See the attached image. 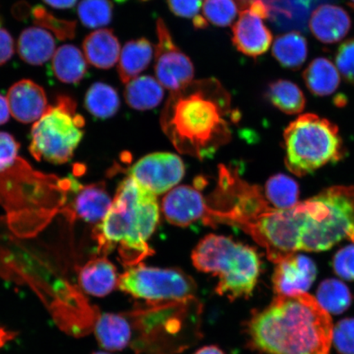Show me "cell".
I'll list each match as a JSON object with an SVG mask.
<instances>
[{
	"mask_svg": "<svg viewBox=\"0 0 354 354\" xmlns=\"http://www.w3.org/2000/svg\"><path fill=\"white\" fill-rule=\"evenodd\" d=\"M234 114L231 95L218 79L193 80L171 92L161 126L177 151L203 159L231 140Z\"/></svg>",
	"mask_w": 354,
	"mask_h": 354,
	"instance_id": "6da1fadb",
	"label": "cell"
},
{
	"mask_svg": "<svg viewBox=\"0 0 354 354\" xmlns=\"http://www.w3.org/2000/svg\"><path fill=\"white\" fill-rule=\"evenodd\" d=\"M252 347L268 354H329V313L306 293L277 296L248 324Z\"/></svg>",
	"mask_w": 354,
	"mask_h": 354,
	"instance_id": "7a4b0ae2",
	"label": "cell"
},
{
	"mask_svg": "<svg viewBox=\"0 0 354 354\" xmlns=\"http://www.w3.org/2000/svg\"><path fill=\"white\" fill-rule=\"evenodd\" d=\"M158 219L156 196L128 177L119 185L107 214L93 232L100 253L117 249L126 268L142 263L153 253L148 241Z\"/></svg>",
	"mask_w": 354,
	"mask_h": 354,
	"instance_id": "3957f363",
	"label": "cell"
},
{
	"mask_svg": "<svg viewBox=\"0 0 354 354\" xmlns=\"http://www.w3.org/2000/svg\"><path fill=\"white\" fill-rule=\"evenodd\" d=\"M201 312L196 298L146 302L126 313L132 330L130 347L146 354L183 351L198 338Z\"/></svg>",
	"mask_w": 354,
	"mask_h": 354,
	"instance_id": "277c9868",
	"label": "cell"
},
{
	"mask_svg": "<svg viewBox=\"0 0 354 354\" xmlns=\"http://www.w3.org/2000/svg\"><path fill=\"white\" fill-rule=\"evenodd\" d=\"M192 259L198 271L218 277V295L234 301L253 293L261 271V260L253 248L210 234L199 241Z\"/></svg>",
	"mask_w": 354,
	"mask_h": 354,
	"instance_id": "5b68a950",
	"label": "cell"
},
{
	"mask_svg": "<svg viewBox=\"0 0 354 354\" xmlns=\"http://www.w3.org/2000/svg\"><path fill=\"white\" fill-rule=\"evenodd\" d=\"M300 250L320 252L349 239L354 243V187H333L298 205Z\"/></svg>",
	"mask_w": 354,
	"mask_h": 354,
	"instance_id": "8992f818",
	"label": "cell"
},
{
	"mask_svg": "<svg viewBox=\"0 0 354 354\" xmlns=\"http://www.w3.org/2000/svg\"><path fill=\"white\" fill-rule=\"evenodd\" d=\"M286 165L292 174L303 176L343 155L337 127L316 114L301 115L284 134Z\"/></svg>",
	"mask_w": 354,
	"mask_h": 354,
	"instance_id": "52a82bcc",
	"label": "cell"
},
{
	"mask_svg": "<svg viewBox=\"0 0 354 354\" xmlns=\"http://www.w3.org/2000/svg\"><path fill=\"white\" fill-rule=\"evenodd\" d=\"M85 119L68 95L57 96L32 129L30 152L38 161L64 165L73 158L84 136Z\"/></svg>",
	"mask_w": 354,
	"mask_h": 354,
	"instance_id": "ba28073f",
	"label": "cell"
},
{
	"mask_svg": "<svg viewBox=\"0 0 354 354\" xmlns=\"http://www.w3.org/2000/svg\"><path fill=\"white\" fill-rule=\"evenodd\" d=\"M302 216L298 205L281 210L263 199L241 221L239 227L264 248L268 259L278 263L300 250Z\"/></svg>",
	"mask_w": 354,
	"mask_h": 354,
	"instance_id": "9c48e42d",
	"label": "cell"
},
{
	"mask_svg": "<svg viewBox=\"0 0 354 354\" xmlns=\"http://www.w3.org/2000/svg\"><path fill=\"white\" fill-rule=\"evenodd\" d=\"M118 288L145 302L183 301L196 298L197 286L179 269L147 267L142 263L127 268Z\"/></svg>",
	"mask_w": 354,
	"mask_h": 354,
	"instance_id": "30bf717a",
	"label": "cell"
},
{
	"mask_svg": "<svg viewBox=\"0 0 354 354\" xmlns=\"http://www.w3.org/2000/svg\"><path fill=\"white\" fill-rule=\"evenodd\" d=\"M158 44L155 48L154 71L158 82L171 92L192 82L194 76L192 61L176 46L166 22L157 20Z\"/></svg>",
	"mask_w": 354,
	"mask_h": 354,
	"instance_id": "8fae6325",
	"label": "cell"
},
{
	"mask_svg": "<svg viewBox=\"0 0 354 354\" xmlns=\"http://www.w3.org/2000/svg\"><path fill=\"white\" fill-rule=\"evenodd\" d=\"M130 177L156 196L178 184L185 174L184 163L177 155L154 153L141 159L130 169Z\"/></svg>",
	"mask_w": 354,
	"mask_h": 354,
	"instance_id": "7c38bea8",
	"label": "cell"
},
{
	"mask_svg": "<svg viewBox=\"0 0 354 354\" xmlns=\"http://www.w3.org/2000/svg\"><path fill=\"white\" fill-rule=\"evenodd\" d=\"M317 276L313 261L304 255H292L277 263L272 281L278 296L306 293Z\"/></svg>",
	"mask_w": 354,
	"mask_h": 354,
	"instance_id": "4fadbf2b",
	"label": "cell"
},
{
	"mask_svg": "<svg viewBox=\"0 0 354 354\" xmlns=\"http://www.w3.org/2000/svg\"><path fill=\"white\" fill-rule=\"evenodd\" d=\"M162 212L171 224L187 227L205 218L209 206L198 189L181 185L171 190L163 198Z\"/></svg>",
	"mask_w": 354,
	"mask_h": 354,
	"instance_id": "5bb4252c",
	"label": "cell"
},
{
	"mask_svg": "<svg viewBox=\"0 0 354 354\" xmlns=\"http://www.w3.org/2000/svg\"><path fill=\"white\" fill-rule=\"evenodd\" d=\"M272 34L263 19L248 8L240 16L232 28V42L241 54L257 57L265 54L272 43Z\"/></svg>",
	"mask_w": 354,
	"mask_h": 354,
	"instance_id": "9a60e30c",
	"label": "cell"
},
{
	"mask_svg": "<svg viewBox=\"0 0 354 354\" xmlns=\"http://www.w3.org/2000/svg\"><path fill=\"white\" fill-rule=\"evenodd\" d=\"M7 100L12 116L22 123L38 121L48 107L44 88L28 79L12 86Z\"/></svg>",
	"mask_w": 354,
	"mask_h": 354,
	"instance_id": "2e32d148",
	"label": "cell"
},
{
	"mask_svg": "<svg viewBox=\"0 0 354 354\" xmlns=\"http://www.w3.org/2000/svg\"><path fill=\"white\" fill-rule=\"evenodd\" d=\"M308 26L318 41L334 44L346 37L351 29L352 21L344 8L333 4H322L312 13Z\"/></svg>",
	"mask_w": 354,
	"mask_h": 354,
	"instance_id": "e0dca14e",
	"label": "cell"
},
{
	"mask_svg": "<svg viewBox=\"0 0 354 354\" xmlns=\"http://www.w3.org/2000/svg\"><path fill=\"white\" fill-rule=\"evenodd\" d=\"M79 283L88 295L104 297L116 289L117 268L106 257L93 259L79 270Z\"/></svg>",
	"mask_w": 354,
	"mask_h": 354,
	"instance_id": "ac0fdd59",
	"label": "cell"
},
{
	"mask_svg": "<svg viewBox=\"0 0 354 354\" xmlns=\"http://www.w3.org/2000/svg\"><path fill=\"white\" fill-rule=\"evenodd\" d=\"M73 203L74 216L87 223H100L112 205L104 183L83 185L77 183Z\"/></svg>",
	"mask_w": 354,
	"mask_h": 354,
	"instance_id": "d6986e66",
	"label": "cell"
},
{
	"mask_svg": "<svg viewBox=\"0 0 354 354\" xmlns=\"http://www.w3.org/2000/svg\"><path fill=\"white\" fill-rule=\"evenodd\" d=\"M82 46L88 63L100 69L113 68L121 54L120 42L110 29L96 30L88 35Z\"/></svg>",
	"mask_w": 354,
	"mask_h": 354,
	"instance_id": "ffe728a7",
	"label": "cell"
},
{
	"mask_svg": "<svg viewBox=\"0 0 354 354\" xmlns=\"http://www.w3.org/2000/svg\"><path fill=\"white\" fill-rule=\"evenodd\" d=\"M95 333L102 347L110 351H120L131 346V323L124 314L105 313L97 318Z\"/></svg>",
	"mask_w": 354,
	"mask_h": 354,
	"instance_id": "44dd1931",
	"label": "cell"
},
{
	"mask_svg": "<svg viewBox=\"0 0 354 354\" xmlns=\"http://www.w3.org/2000/svg\"><path fill=\"white\" fill-rule=\"evenodd\" d=\"M55 41L46 30L32 26L20 35L17 52L22 60L30 65L46 63L55 53Z\"/></svg>",
	"mask_w": 354,
	"mask_h": 354,
	"instance_id": "7402d4cb",
	"label": "cell"
},
{
	"mask_svg": "<svg viewBox=\"0 0 354 354\" xmlns=\"http://www.w3.org/2000/svg\"><path fill=\"white\" fill-rule=\"evenodd\" d=\"M154 53L153 44L145 37L127 42L119 57L118 70L121 81L127 84L147 69Z\"/></svg>",
	"mask_w": 354,
	"mask_h": 354,
	"instance_id": "603a6c76",
	"label": "cell"
},
{
	"mask_svg": "<svg viewBox=\"0 0 354 354\" xmlns=\"http://www.w3.org/2000/svg\"><path fill=\"white\" fill-rule=\"evenodd\" d=\"M52 69L60 82L77 84L85 77L88 64L85 55L73 44L57 48L52 57Z\"/></svg>",
	"mask_w": 354,
	"mask_h": 354,
	"instance_id": "cb8c5ba5",
	"label": "cell"
},
{
	"mask_svg": "<svg viewBox=\"0 0 354 354\" xmlns=\"http://www.w3.org/2000/svg\"><path fill=\"white\" fill-rule=\"evenodd\" d=\"M303 78L314 95L327 96L337 90L340 77L337 68L326 57H317L304 71Z\"/></svg>",
	"mask_w": 354,
	"mask_h": 354,
	"instance_id": "d4e9b609",
	"label": "cell"
},
{
	"mask_svg": "<svg viewBox=\"0 0 354 354\" xmlns=\"http://www.w3.org/2000/svg\"><path fill=\"white\" fill-rule=\"evenodd\" d=\"M306 38L298 32L278 35L272 46V55L283 68L298 70L308 57Z\"/></svg>",
	"mask_w": 354,
	"mask_h": 354,
	"instance_id": "484cf974",
	"label": "cell"
},
{
	"mask_svg": "<svg viewBox=\"0 0 354 354\" xmlns=\"http://www.w3.org/2000/svg\"><path fill=\"white\" fill-rule=\"evenodd\" d=\"M124 96L132 109L145 111L160 104L165 91L161 84L150 76H141L127 84Z\"/></svg>",
	"mask_w": 354,
	"mask_h": 354,
	"instance_id": "4316f807",
	"label": "cell"
},
{
	"mask_svg": "<svg viewBox=\"0 0 354 354\" xmlns=\"http://www.w3.org/2000/svg\"><path fill=\"white\" fill-rule=\"evenodd\" d=\"M267 97L276 108L290 115L302 113L306 104V98L301 88L284 79L269 84Z\"/></svg>",
	"mask_w": 354,
	"mask_h": 354,
	"instance_id": "83f0119b",
	"label": "cell"
},
{
	"mask_svg": "<svg viewBox=\"0 0 354 354\" xmlns=\"http://www.w3.org/2000/svg\"><path fill=\"white\" fill-rule=\"evenodd\" d=\"M85 107L95 118L107 119L117 113L120 108V99L113 86L96 82L86 92Z\"/></svg>",
	"mask_w": 354,
	"mask_h": 354,
	"instance_id": "f1b7e54d",
	"label": "cell"
},
{
	"mask_svg": "<svg viewBox=\"0 0 354 354\" xmlns=\"http://www.w3.org/2000/svg\"><path fill=\"white\" fill-rule=\"evenodd\" d=\"M265 196L270 205L275 209H290L299 203V185L290 177L278 174L268 180Z\"/></svg>",
	"mask_w": 354,
	"mask_h": 354,
	"instance_id": "f546056e",
	"label": "cell"
},
{
	"mask_svg": "<svg viewBox=\"0 0 354 354\" xmlns=\"http://www.w3.org/2000/svg\"><path fill=\"white\" fill-rule=\"evenodd\" d=\"M316 299L326 312L339 314L351 306L352 295L343 282L329 279L318 287Z\"/></svg>",
	"mask_w": 354,
	"mask_h": 354,
	"instance_id": "4dcf8cb0",
	"label": "cell"
},
{
	"mask_svg": "<svg viewBox=\"0 0 354 354\" xmlns=\"http://www.w3.org/2000/svg\"><path fill=\"white\" fill-rule=\"evenodd\" d=\"M77 12L80 21L86 28H99L112 21L113 4L111 0H82Z\"/></svg>",
	"mask_w": 354,
	"mask_h": 354,
	"instance_id": "1f68e13d",
	"label": "cell"
},
{
	"mask_svg": "<svg viewBox=\"0 0 354 354\" xmlns=\"http://www.w3.org/2000/svg\"><path fill=\"white\" fill-rule=\"evenodd\" d=\"M240 8L237 0H205L203 17L207 24L225 28L236 20Z\"/></svg>",
	"mask_w": 354,
	"mask_h": 354,
	"instance_id": "d6a6232c",
	"label": "cell"
},
{
	"mask_svg": "<svg viewBox=\"0 0 354 354\" xmlns=\"http://www.w3.org/2000/svg\"><path fill=\"white\" fill-rule=\"evenodd\" d=\"M332 342L339 353L354 354V318H346L336 324Z\"/></svg>",
	"mask_w": 354,
	"mask_h": 354,
	"instance_id": "836d02e7",
	"label": "cell"
},
{
	"mask_svg": "<svg viewBox=\"0 0 354 354\" xmlns=\"http://www.w3.org/2000/svg\"><path fill=\"white\" fill-rule=\"evenodd\" d=\"M335 63L345 81L354 86V38L340 44L336 52Z\"/></svg>",
	"mask_w": 354,
	"mask_h": 354,
	"instance_id": "e575fe53",
	"label": "cell"
},
{
	"mask_svg": "<svg viewBox=\"0 0 354 354\" xmlns=\"http://www.w3.org/2000/svg\"><path fill=\"white\" fill-rule=\"evenodd\" d=\"M20 144L10 133L0 131V172L11 167L17 160Z\"/></svg>",
	"mask_w": 354,
	"mask_h": 354,
	"instance_id": "d590c367",
	"label": "cell"
},
{
	"mask_svg": "<svg viewBox=\"0 0 354 354\" xmlns=\"http://www.w3.org/2000/svg\"><path fill=\"white\" fill-rule=\"evenodd\" d=\"M335 272L345 280L354 281V245L337 252L334 258Z\"/></svg>",
	"mask_w": 354,
	"mask_h": 354,
	"instance_id": "8d00e7d4",
	"label": "cell"
},
{
	"mask_svg": "<svg viewBox=\"0 0 354 354\" xmlns=\"http://www.w3.org/2000/svg\"><path fill=\"white\" fill-rule=\"evenodd\" d=\"M203 0H167L174 15L185 19H194L198 15Z\"/></svg>",
	"mask_w": 354,
	"mask_h": 354,
	"instance_id": "74e56055",
	"label": "cell"
},
{
	"mask_svg": "<svg viewBox=\"0 0 354 354\" xmlns=\"http://www.w3.org/2000/svg\"><path fill=\"white\" fill-rule=\"evenodd\" d=\"M15 53V41L7 30L0 28V66L11 59Z\"/></svg>",
	"mask_w": 354,
	"mask_h": 354,
	"instance_id": "f35d334b",
	"label": "cell"
},
{
	"mask_svg": "<svg viewBox=\"0 0 354 354\" xmlns=\"http://www.w3.org/2000/svg\"><path fill=\"white\" fill-rule=\"evenodd\" d=\"M248 10L262 19H268L270 15L269 7L268 4L264 3L263 0H254L250 4Z\"/></svg>",
	"mask_w": 354,
	"mask_h": 354,
	"instance_id": "ab89813d",
	"label": "cell"
},
{
	"mask_svg": "<svg viewBox=\"0 0 354 354\" xmlns=\"http://www.w3.org/2000/svg\"><path fill=\"white\" fill-rule=\"evenodd\" d=\"M10 109L6 97L0 95V126L3 125L10 120Z\"/></svg>",
	"mask_w": 354,
	"mask_h": 354,
	"instance_id": "60d3db41",
	"label": "cell"
},
{
	"mask_svg": "<svg viewBox=\"0 0 354 354\" xmlns=\"http://www.w3.org/2000/svg\"><path fill=\"white\" fill-rule=\"evenodd\" d=\"M43 1L53 8L66 10V8H73L77 0H43Z\"/></svg>",
	"mask_w": 354,
	"mask_h": 354,
	"instance_id": "b9f144b4",
	"label": "cell"
},
{
	"mask_svg": "<svg viewBox=\"0 0 354 354\" xmlns=\"http://www.w3.org/2000/svg\"><path fill=\"white\" fill-rule=\"evenodd\" d=\"M17 334L15 331L0 328V348H3L7 343L16 337Z\"/></svg>",
	"mask_w": 354,
	"mask_h": 354,
	"instance_id": "7bdbcfd3",
	"label": "cell"
},
{
	"mask_svg": "<svg viewBox=\"0 0 354 354\" xmlns=\"http://www.w3.org/2000/svg\"><path fill=\"white\" fill-rule=\"evenodd\" d=\"M194 354H225L223 351L214 345H209V346H205L198 349Z\"/></svg>",
	"mask_w": 354,
	"mask_h": 354,
	"instance_id": "ee69618b",
	"label": "cell"
},
{
	"mask_svg": "<svg viewBox=\"0 0 354 354\" xmlns=\"http://www.w3.org/2000/svg\"><path fill=\"white\" fill-rule=\"evenodd\" d=\"M193 24L194 28L197 29H203L206 28L209 24H207V21L205 19L202 15H198L194 19H193Z\"/></svg>",
	"mask_w": 354,
	"mask_h": 354,
	"instance_id": "f6af8a7d",
	"label": "cell"
},
{
	"mask_svg": "<svg viewBox=\"0 0 354 354\" xmlns=\"http://www.w3.org/2000/svg\"><path fill=\"white\" fill-rule=\"evenodd\" d=\"M241 8H243V10L246 8V7H249L250 4L254 1V0H237Z\"/></svg>",
	"mask_w": 354,
	"mask_h": 354,
	"instance_id": "bcb514c9",
	"label": "cell"
},
{
	"mask_svg": "<svg viewBox=\"0 0 354 354\" xmlns=\"http://www.w3.org/2000/svg\"><path fill=\"white\" fill-rule=\"evenodd\" d=\"M349 1H351L348 3L349 6H351L354 10V0H349Z\"/></svg>",
	"mask_w": 354,
	"mask_h": 354,
	"instance_id": "7dc6e473",
	"label": "cell"
},
{
	"mask_svg": "<svg viewBox=\"0 0 354 354\" xmlns=\"http://www.w3.org/2000/svg\"><path fill=\"white\" fill-rule=\"evenodd\" d=\"M115 1H117L118 3H123L127 1V0H115Z\"/></svg>",
	"mask_w": 354,
	"mask_h": 354,
	"instance_id": "c3c4849f",
	"label": "cell"
},
{
	"mask_svg": "<svg viewBox=\"0 0 354 354\" xmlns=\"http://www.w3.org/2000/svg\"><path fill=\"white\" fill-rule=\"evenodd\" d=\"M93 354H109V353H104V352H97V353H93Z\"/></svg>",
	"mask_w": 354,
	"mask_h": 354,
	"instance_id": "681fc988",
	"label": "cell"
},
{
	"mask_svg": "<svg viewBox=\"0 0 354 354\" xmlns=\"http://www.w3.org/2000/svg\"><path fill=\"white\" fill-rule=\"evenodd\" d=\"M141 1H148V0H141Z\"/></svg>",
	"mask_w": 354,
	"mask_h": 354,
	"instance_id": "f907efd6",
	"label": "cell"
}]
</instances>
